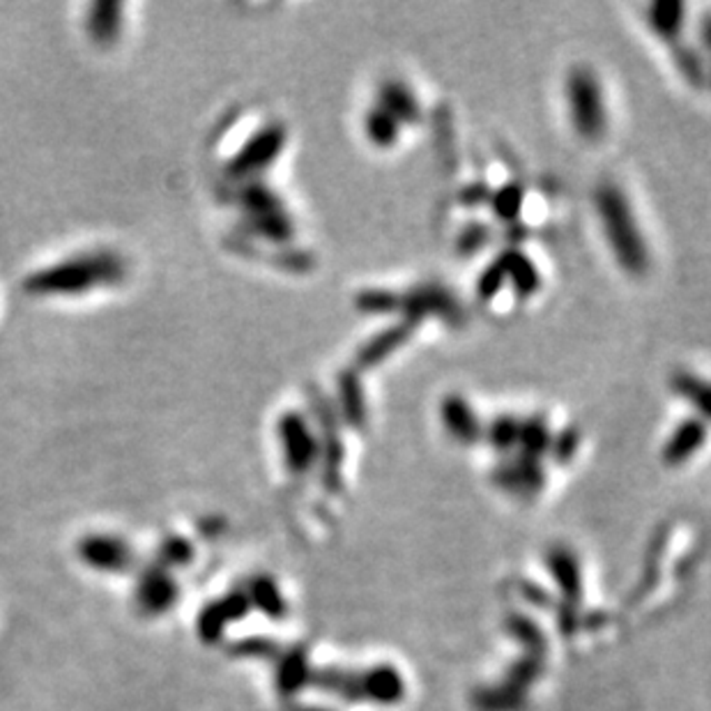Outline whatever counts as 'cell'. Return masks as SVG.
I'll return each mask as SVG.
<instances>
[{
    "label": "cell",
    "mask_w": 711,
    "mask_h": 711,
    "mask_svg": "<svg viewBox=\"0 0 711 711\" xmlns=\"http://www.w3.org/2000/svg\"><path fill=\"white\" fill-rule=\"evenodd\" d=\"M594 212L620 270L629 277L648 274L652 270V249L624 189L615 182H601L594 191Z\"/></svg>",
    "instance_id": "obj_1"
},
{
    "label": "cell",
    "mask_w": 711,
    "mask_h": 711,
    "mask_svg": "<svg viewBox=\"0 0 711 711\" xmlns=\"http://www.w3.org/2000/svg\"><path fill=\"white\" fill-rule=\"evenodd\" d=\"M564 104L571 129L578 139L597 143L605 137L610 113L605 90L590 64H575L564 79Z\"/></svg>",
    "instance_id": "obj_2"
},
{
    "label": "cell",
    "mask_w": 711,
    "mask_h": 711,
    "mask_svg": "<svg viewBox=\"0 0 711 711\" xmlns=\"http://www.w3.org/2000/svg\"><path fill=\"white\" fill-rule=\"evenodd\" d=\"M122 263L116 256L94 253L88 256V261H70L58 268H49L47 272L38 274L32 286L38 290H83L100 283H111L120 279Z\"/></svg>",
    "instance_id": "obj_3"
},
{
    "label": "cell",
    "mask_w": 711,
    "mask_h": 711,
    "mask_svg": "<svg viewBox=\"0 0 711 711\" xmlns=\"http://www.w3.org/2000/svg\"><path fill=\"white\" fill-rule=\"evenodd\" d=\"M279 424H281L279 427L281 447H283L288 468L296 470V472H304L307 468H311V463L318 454V442H316L311 429L307 427L304 419L296 412L283 414Z\"/></svg>",
    "instance_id": "obj_4"
},
{
    "label": "cell",
    "mask_w": 711,
    "mask_h": 711,
    "mask_svg": "<svg viewBox=\"0 0 711 711\" xmlns=\"http://www.w3.org/2000/svg\"><path fill=\"white\" fill-rule=\"evenodd\" d=\"M440 422L451 440L459 444H477L483 440V422L472 403L461 394H449L440 403Z\"/></svg>",
    "instance_id": "obj_5"
},
{
    "label": "cell",
    "mask_w": 711,
    "mask_h": 711,
    "mask_svg": "<svg viewBox=\"0 0 711 711\" xmlns=\"http://www.w3.org/2000/svg\"><path fill=\"white\" fill-rule=\"evenodd\" d=\"M495 483L500 489H504L507 493L513 495H523V498H532L537 495L543 483H545V474L541 468V461L528 459V457H515L511 461H504L498 470H495Z\"/></svg>",
    "instance_id": "obj_6"
},
{
    "label": "cell",
    "mask_w": 711,
    "mask_h": 711,
    "mask_svg": "<svg viewBox=\"0 0 711 711\" xmlns=\"http://www.w3.org/2000/svg\"><path fill=\"white\" fill-rule=\"evenodd\" d=\"M707 442V422H702L700 417L684 419L680 427H674V431L668 435L661 457L665 465L677 468L684 465L689 459H693L698 451Z\"/></svg>",
    "instance_id": "obj_7"
},
{
    "label": "cell",
    "mask_w": 711,
    "mask_h": 711,
    "mask_svg": "<svg viewBox=\"0 0 711 711\" xmlns=\"http://www.w3.org/2000/svg\"><path fill=\"white\" fill-rule=\"evenodd\" d=\"M401 309L408 311L405 316L412 322L427 316H442V318L459 316V304L451 300V296L442 286H433V283L417 286L408 296H401Z\"/></svg>",
    "instance_id": "obj_8"
},
{
    "label": "cell",
    "mask_w": 711,
    "mask_h": 711,
    "mask_svg": "<svg viewBox=\"0 0 711 711\" xmlns=\"http://www.w3.org/2000/svg\"><path fill=\"white\" fill-rule=\"evenodd\" d=\"M375 104L390 113L401 127L414 124L422 118V102L417 100L412 88L399 79H387L380 83Z\"/></svg>",
    "instance_id": "obj_9"
},
{
    "label": "cell",
    "mask_w": 711,
    "mask_h": 711,
    "mask_svg": "<svg viewBox=\"0 0 711 711\" xmlns=\"http://www.w3.org/2000/svg\"><path fill=\"white\" fill-rule=\"evenodd\" d=\"M286 143V132L283 127L274 124V127H268L263 129L261 134H258L244 152H240V157L233 161V169L238 176H244V173H256L266 169V164H270V161H274L281 152Z\"/></svg>",
    "instance_id": "obj_10"
},
{
    "label": "cell",
    "mask_w": 711,
    "mask_h": 711,
    "mask_svg": "<svg viewBox=\"0 0 711 711\" xmlns=\"http://www.w3.org/2000/svg\"><path fill=\"white\" fill-rule=\"evenodd\" d=\"M545 562L551 567L553 580L567 597V601L575 603L580 599V590H583V578H580V564L571 548L567 545L551 548V553L545 555Z\"/></svg>",
    "instance_id": "obj_11"
},
{
    "label": "cell",
    "mask_w": 711,
    "mask_h": 711,
    "mask_svg": "<svg viewBox=\"0 0 711 711\" xmlns=\"http://www.w3.org/2000/svg\"><path fill=\"white\" fill-rule=\"evenodd\" d=\"M362 693L378 704H397L405 695L403 677L390 665H378L362 674Z\"/></svg>",
    "instance_id": "obj_12"
},
{
    "label": "cell",
    "mask_w": 711,
    "mask_h": 711,
    "mask_svg": "<svg viewBox=\"0 0 711 711\" xmlns=\"http://www.w3.org/2000/svg\"><path fill=\"white\" fill-rule=\"evenodd\" d=\"M648 23L657 40L674 47L680 44L687 28V6L682 3H654L648 10Z\"/></svg>",
    "instance_id": "obj_13"
},
{
    "label": "cell",
    "mask_w": 711,
    "mask_h": 711,
    "mask_svg": "<svg viewBox=\"0 0 711 711\" xmlns=\"http://www.w3.org/2000/svg\"><path fill=\"white\" fill-rule=\"evenodd\" d=\"M672 392L682 397L702 422H711V380L695 375L691 371H677L670 380Z\"/></svg>",
    "instance_id": "obj_14"
},
{
    "label": "cell",
    "mask_w": 711,
    "mask_h": 711,
    "mask_svg": "<svg viewBox=\"0 0 711 711\" xmlns=\"http://www.w3.org/2000/svg\"><path fill=\"white\" fill-rule=\"evenodd\" d=\"M412 334V320H403L399 326H392L390 330H384L380 334H375L373 339H369L364 343V348L360 350V364L362 367H373L384 362L390 354L397 352L399 346H403Z\"/></svg>",
    "instance_id": "obj_15"
},
{
    "label": "cell",
    "mask_w": 711,
    "mask_h": 711,
    "mask_svg": "<svg viewBox=\"0 0 711 711\" xmlns=\"http://www.w3.org/2000/svg\"><path fill=\"white\" fill-rule=\"evenodd\" d=\"M500 263L504 268V277L507 281L519 290V293L523 298L532 296L534 290L541 286V277H539V270L534 268V263L530 261V258H525L523 253L519 251H509L504 256H500Z\"/></svg>",
    "instance_id": "obj_16"
},
{
    "label": "cell",
    "mask_w": 711,
    "mask_h": 711,
    "mask_svg": "<svg viewBox=\"0 0 711 711\" xmlns=\"http://www.w3.org/2000/svg\"><path fill=\"white\" fill-rule=\"evenodd\" d=\"M364 134L367 139L380 148V150H390L397 146L399 137H401V124L387 113L384 109H380L378 104L369 109V113L364 116Z\"/></svg>",
    "instance_id": "obj_17"
},
{
    "label": "cell",
    "mask_w": 711,
    "mask_h": 711,
    "mask_svg": "<svg viewBox=\"0 0 711 711\" xmlns=\"http://www.w3.org/2000/svg\"><path fill=\"white\" fill-rule=\"evenodd\" d=\"M477 711H523L525 709V693L509 687L507 682L500 687H487L474 693Z\"/></svg>",
    "instance_id": "obj_18"
},
{
    "label": "cell",
    "mask_w": 711,
    "mask_h": 711,
    "mask_svg": "<svg viewBox=\"0 0 711 711\" xmlns=\"http://www.w3.org/2000/svg\"><path fill=\"white\" fill-rule=\"evenodd\" d=\"M521 424H523V417L498 414L491 424L483 427V440H489V444L498 449L500 454H509V451L519 449Z\"/></svg>",
    "instance_id": "obj_19"
},
{
    "label": "cell",
    "mask_w": 711,
    "mask_h": 711,
    "mask_svg": "<svg viewBox=\"0 0 711 711\" xmlns=\"http://www.w3.org/2000/svg\"><path fill=\"white\" fill-rule=\"evenodd\" d=\"M551 447H553V435L543 419L541 417L523 419L521 438H519V454L534 459V461H541V457L545 454V451H551Z\"/></svg>",
    "instance_id": "obj_20"
},
{
    "label": "cell",
    "mask_w": 711,
    "mask_h": 711,
    "mask_svg": "<svg viewBox=\"0 0 711 711\" xmlns=\"http://www.w3.org/2000/svg\"><path fill=\"white\" fill-rule=\"evenodd\" d=\"M674 62L680 68L682 77L691 83V86H702L707 81V64L700 56L698 49L684 47V44H674Z\"/></svg>",
    "instance_id": "obj_21"
},
{
    "label": "cell",
    "mask_w": 711,
    "mask_h": 711,
    "mask_svg": "<svg viewBox=\"0 0 711 711\" xmlns=\"http://www.w3.org/2000/svg\"><path fill=\"white\" fill-rule=\"evenodd\" d=\"M507 629H509V633H511L515 640H521V642L525 644V648L530 650L532 657H541V654H543L545 640H543L541 629H539L532 620H528V618H523V615H511V618L507 620Z\"/></svg>",
    "instance_id": "obj_22"
},
{
    "label": "cell",
    "mask_w": 711,
    "mask_h": 711,
    "mask_svg": "<svg viewBox=\"0 0 711 711\" xmlns=\"http://www.w3.org/2000/svg\"><path fill=\"white\" fill-rule=\"evenodd\" d=\"M541 674V659L539 657H525L521 659L519 663H513L507 672V684L519 689V691H525L528 687H532L537 682V677Z\"/></svg>",
    "instance_id": "obj_23"
},
{
    "label": "cell",
    "mask_w": 711,
    "mask_h": 711,
    "mask_svg": "<svg viewBox=\"0 0 711 711\" xmlns=\"http://www.w3.org/2000/svg\"><path fill=\"white\" fill-rule=\"evenodd\" d=\"M360 309L369 313H390L401 309V296L390 293V290H369V293L360 296Z\"/></svg>",
    "instance_id": "obj_24"
},
{
    "label": "cell",
    "mask_w": 711,
    "mask_h": 711,
    "mask_svg": "<svg viewBox=\"0 0 711 711\" xmlns=\"http://www.w3.org/2000/svg\"><path fill=\"white\" fill-rule=\"evenodd\" d=\"M521 206H523V191L515 184L502 187L493 197V208L502 219H513L521 212Z\"/></svg>",
    "instance_id": "obj_25"
},
{
    "label": "cell",
    "mask_w": 711,
    "mask_h": 711,
    "mask_svg": "<svg viewBox=\"0 0 711 711\" xmlns=\"http://www.w3.org/2000/svg\"><path fill=\"white\" fill-rule=\"evenodd\" d=\"M700 56L707 64V79H711V12L700 23Z\"/></svg>",
    "instance_id": "obj_26"
},
{
    "label": "cell",
    "mask_w": 711,
    "mask_h": 711,
    "mask_svg": "<svg viewBox=\"0 0 711 711\" xmlns=\"http://www.w3.org/2000/svg\"><path fill=\"white\" fill-rule=\"evenodd\" d=\"M483 240H487V233H483L479 226H474V229H470L465 236H461V244H468L470 251H477L481 249Z\"/></svg>",
    "instance_id": "obj_27"
}]
</instances>
